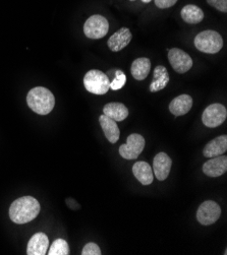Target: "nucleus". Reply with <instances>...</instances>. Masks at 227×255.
<instances>
[{
	"instance_id": "f03ea898",
	"label": "nucleus",
	"mask_w": 227,
	"mask_h": 255,
	"mask_svg": "<svg viewBox=\"0 0 227 255\" xmlns=\"http://www.w3.org/2000/svg\"><path fill=\"white\" fill-rule=\"evenodd\" d=\"M28 106L39 115H47L55 105V98L48 89L37 87L32 89L27 96Z\"/></svg>"
},
{
	"instance_id": "bb28decb",
	"label": "nucleus",
	"mask_w": 227,
	"mask_h": 255,
	"mask_svg": "<svg viewBox=\"0 0 227 255\" xmlns=\"http://www.w3.org/2000/svg\"><path fill=\"white\" fill-rule=\"evenodd\" d=\"M142 1H143L144 3H149V2L152 1V0H142Z\"/></svg>"
},
{
	"instance_id": "1a4fd4ad",
	"label": "nucleus",
	"mask_w": 227,
	"mask_h": 255,
	"mask_svg": "<svg viewBox=\"0 0 227 255\" xmlns=\"http://www.w3.org/2000/svg\"><path fill=\"white\" fill-rule=\"evenodd\" d=\"M227 117L226 108L221 104H212L208 106L202 115V121L210 128L220 126Z\"/></svg>"
},
{
	"instance_id": "39448f33",
	"label": "nucleus",
	"mask_w": 227,
	"mask_h": 255,
	"mask_svg": "<svg viewBox=\"0 0 227 255\" xmlns=\"http://www.w3.org/2000/svg\"><path fill=\"white\" fill-rule=\"evenodd\" d=\"M109 31V22L102 15H92L84 24V33L90 39H101L107 35Z\"/></svg>"
},
{
	"instance_id": "9d476101",
	"label": "nucleus",
	"mask_w": 227,
	"mask_h": 255,
	"mask_svg": "<svg viewBox=\"0 0 227 255\" xmlns=\"http://www.w3.org/2000/svg\"><path fill=\"white\" fill-rule=\"evenodd\" d=\"M132 38L133 35L130 29L121 28L108 39L107 45L113 52H118V51L122 50L132 42Z\"/></svg>"
},
{
	"instance_id": "412c9836",
	"label": "nucleus",
	"mask_w": 227,
	"mask_h": 255,
	"mask_svg": "<svg viewBox=\"0 0 227 255\" xmlns=\"http://www.w3.org/2000/svg\"><path fill=\"white\" fill-rule=\"evenodd\" d=\"M181 15L183 19L191 24H196L201 22L204 19L205 14L199 6L194 4H188L186 5L181 12Z\"/></svg>"
},
{
	"instance_id": "f8f14e48",
	"label": "nucleus",
	"mask_w": 227,
	"mask_h": 255,
	"mask_svg": "<svg viewBox=\"0 0 227 255\" xmlns=\"http://www.w3.org/2000/svg\"><path fill=\"white\" fill-rule=\"evenodd\" d=\"M227 170V157L217 156L207 161L203 165V172L209 177H219L223 175Z\"/></svg>"
},
{
	"instance_id": "dca6fc26",
	"label": "nucleus",
	"mask_w": 227,
	"mask_h": 255,
	"mask_svg": "<svg viewBox=\"0 0 227 255\" xmlns=\"http://www.w3.org/2000/svg\"><path fill=\"white\" fill-rule=\"evenodd\" d=\"M133 173L143 185H150L154 180L152 168L146 162H137L133 167Z\"/></svg>"
},
{
	"instance_id": "a211bd4d",
	"label": "nucleus",
	"mask_w": 227,
	"mask_h": 255,
	"mask_svg": "<svg viewBox=\"0 0 227 255\" xmlns=\"http://www.w3.org/2000/svg\"><path fill=\"white\" fill-rule=\"evenodd\" d=\"M169 80H170L169 74H168L166 67H164L162 65L156 66V68L154 69L153 81H152V83H151L150 88H149L150 92L156 93V92L163 90L168 85Z\"/></svg>"
},
{
	"instance_id": "f257e3e1",
	"label": "nucleus",
	"mask_w": 227,
	"mask_h": 255,
	"mask_svg": "<svg viewBox=\"0 0 227 255\" xmlns=\"http://www.w3.org/2000/svg\"><path fill=\"white\" fill-rule=\"evenodd\" d=\"M41 210L39 201L32 196L14 200L9 208V218L15 224H26L37 218Z\"/></svg>"
},
{
	"instance_id": "0eeeda50",
	"label": "nucleus",
	"mask_w": 227,
	"mask_h": 255,
	"mask_svg": "<svg viewBox=\"0 0 227 255\" xmlns=\"http://www.w3.org/2000/svg\"><path fill=\"white\" fill-rule=\"evenodd\" d=\"M221 216V209L215 201L207 200L200 206L197 212V219L200 224L210 226L216 223Z\"/></svg>"
},
{
	"instance_id": "20e7f679",
	"label": "nucleus",
	"mask_w": 227,
	"mask_h": 255,
	"mask_svg": "<svg viewBox=\"0 0 227 255\" xmlns=\"http://www.w3.org/2000/svg\"><path fill=\"white\" fill-rule=\"evenodd\" d=\"M84 86L91 94L105 95L110 90V81L104 72L98 69H92L85 75Z\"/></svg>"
},
{
	"instance_id": "ddd939ff",
	"label": "nucleus",
	"mask_w": 227,
	"mask_h": 255,
	"mask_svg": "<svg viewBox=\"0 0 227 255\" xmlns=\"http://www.w3.org/2000/svg\"><path fill=\"white\" fill-rule=\"evenodd\" d=\"M193 107V99L189 95H181L174 98L169 104V111L175 116H183L189 113Z\"/></svg>"
},
{
	"instance_id": "7ed1b4c3",
	"label": "nucleus",
	"mask_w": 227,
	"mask_h": 255,
	"mask_svg": "<svg viewBox=\"0 0 227 255\" xmlns=\"http://www.w3.org/2000/svg\"><path fill=\"white\" fill-rule=\"evenodd\" d=\"M195 46L201 52L215 54L223 47L221 35L215 31L208 30L198 34L195 38Z\"/></svg>"
},
{
	"instance_id": "cd10ccee",
	"label": "nucleus",
	"mask_w": 227,
	"mask_h": 255,
	"mask_svg": "<svg viewBox=\"0 0 227 255\" xmlns=\"http://www.w3.org/2000/svg\"><path fill=\"white\" fill-rule=\"evenodd\" d=\"M131 1H135V0H131Z\"/></svg>"
},
{
	"instance_id": "2eb2a0df",
	"label": "nucleus",
	"mask_w": 227,
	"mask_h": 255,
	"mask_svg": "<svg viewBox=\"0 0 227 255\" xmlns=\"http://www.w3.org/2000/svg\"><path fill=\"white\" fill-rule=\"evenodd\" d=\"M227 150V135H220L211 141H209L204 150L203 154L206 158H213L223 155Z\"/></svg>"
},
{
	"instance_id": "f3484780",
	"label": "nucleus",
	"mask_w": 227,
	"mask_h": 255,
	"mask_svg": "<svg viewBox=\"0 0 227 255\" xmlns=\"http://www.w3.org/2000/svg\"><path fill=\"white\" fill-rule=\"evenodd\" d=\"M99 122L101 127H102L103 132L106 138L111 142L115 143L119 139V128L116 124V121L107 117L106 115H101L99 118Z\"/></svg>"
},
{
	"instance_id": "423d86ee",
	"label": "nucleus",
	"mask_w": 227,
	"mask_h": 255,
	"mask_svg": "<svg viewBox=\"0 0 227 255\" xmlns=\"http://www.w3.org/2000/svg\"><path fill=\"white\" fill-rule=\"evenodd\" d=\"M145 147V138L139 133L131 134L127 143L119 147V155L125 160H135L141 154Z\"/></svg>"
},
{
	"instance_id": "b1692460",
	"label": "nucleus",
	"mask_w": 227,
	"mask_h": 255,
	"mask_svg": "<svg viewBox=\"0 0 227 255\" xmlns=\"http://www.w3.org/2000/svg\"><path fill=\"white\" fill-rule=\"evenodd\" d=\"M83 255H100L101 249L100 247L95 243H88L82 251Z\"/></svg>"
},
{
	"instance_id": "a878e982",
	"label": "nucleus",
	"mask_w": 227,
	"mask_h": 255,
	"mask_svg": "<svg viewBox=\"0 0 227 255\" xmlns=\"http://www.w3.org/2000/svg\"><path fill=\"white\" fill-rule=\"evenodd\" d=\"M179 0H154L155 5L161 9H165V8H169L171 6H173Z\"/></svg>"
},
{
	"instance_id": "393cba45",
	"label": "nucleus",
	"mask_w": 227,
	"mask_h": 255,
	"mask_svg": "<svg viewBox=\"0 0 227 255\" xmlns=\"http://www.w3.org/2000/svg\"><path fill=\"white\" fill-rule=\"evenodd\" d=\"M207 2L209 5L215 7L219 11H227V0H207Z\"/></svg>"
},
{
	"instance_id": "5701e85b",
	"label": "nucleus",
	"mask_w": 227,
	"mask_h": 255,
	"mask_svg": "<svg viewBox=\"0 0 227 255\" xmlns=\"http://www.w3.org/2000/svg\"><path fill=\"white\" fill-rule=\"evenodd\" d=\"M127 83V76H125L124 72L117 69L115 70V76L112 82H110V89L112 91H118L120 89H122Z\"/></svg>"
},
{
	"instance_id": "aec40b11",
	"label": "nucleus",
	"mask_w": 227,
	"mask_h": 255,
	"mask_svg": "<svg viewBox=\"0 0 227 255\" xmlns=\"http://www.w3.org/2000/svg\"><path fill=\"white\" fill-rule=\"evenodd\" d=\"M151 70V61L149 58L141 57L136 59L131 67L132 75L137 81H144Z\"/></svg>"
},
{
	"instance_id": "4be33fe9",
	"label": "nucleus",
	"mask_w": 227,
	"mask_h": 255,
	"mask_svg": "<svg viewBox=\"0 0 227 255\" xmlns=\"http://www.w3.org/2000/svg\"><path fill=\"white\" fill-rule=\"evenodd\" d=\"M49 255H68L69 247L65 240L56 239L48 251Z\"/></svg>"
},
{
	"instance_id": "6e6552de",
	"label": "nucleus",
	"mask_w": 227,
	"mask_h": 255,
	"mask_svg": "<svg viewBox=\"0 0 227 255\" xmlns=\"http://www.w3.org/2000/svg\"><path fill=\"white\" fill-rule=\"evenodd\" d=\"M168 60L172 68L179 73H186L193 66V59L191 56L179 48L168 50Z\"/></svg>"
},
{
	"instance_id": "6ab92c4d",
	"label": "nucleus",
	"mask_w": 227,
	"mask_h": 255,
	"mask_svg": "<svg viewBox=\"0 0 227 255\" xmlns=\"http://www.w3.org/2000/svg\"><path fill=\"white\" fill-rule=\"evenodd\" d=\"M103 113L112 120L119 122L123 121L129 116V109L121 103L112 102V103H108L104 106Z\"/></svg>"
},
{
	"instance_id": "9b49d317",
	"label": "nucleus",
	"mask_w": 227,
	"mask_h": 255,
	"mask_svg": "<svg viewBox=\"0 0 227 255\" xmlns=\"http://www.w3.org/2000/svg\"><path fill=\"white\" fill-rule=\"evenodd\" d=\"M172 166V161L170 157L165 152H159L155 156L153 161V169L156 178L160 181L165 180L169 175Z\"/></svg>"
},
{
	"instance_id": "4468645a",
	"label": "nucleus",
	"mask_w": 227,
	"mask_h": 255,
	"mask_svg": "<svg viewBox=\"0 0 227 255\" xmlns=\"http://www.w3.org/2000/svg\"><path fill=\"white\" fill-rule=\"evenodd\" d=\"M49 246V240L46 234L40 232L35 234L29 241L27 247L28 255H45Z\"/></svg>"
}]
</instances>
